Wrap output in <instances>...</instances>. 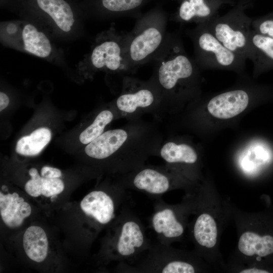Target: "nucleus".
<instances>
[{
    "instance_id": "1a4fd4ad",
    "label": "nucleus",
    "mask_w": 273,
    "mask_h": 273,
    "mask_svg": "<svg viewBox=\"0 0 273 273\" xmlns=\"http://www.w3.org/2000/svg\"><path fill=\"white\" fill-rule=\"evenodd\" d=\"M252 22L242 11H237L204 23L226 48L248 59L247 42Z\"/></svg>"
},
{
    "instance_id": "2eb2a0df",
    "label": "nucleus",
    "mask_w": 273,
    "mask_h": 273,
    "mask_svg": "<svg viewBox=\"0 0 273 273\" xmlns=\"http://www.w3.org/2000/svg\"><path fill=\"white\" fill-rule=\"evenodd\" d=\"M250 100L248 92L236 89L218 94L209 101L207 109L213 117L220 119L233 118L244 111Z\"/></svg>"
},
{
    "instance_id": "c756f323",
    "label": "nucleus",
    "mask_w": 273,
    "mask_h": 273,
    "mask_svg": "<svg viewBox=\"0 0 273 273\" xmlns=\"http://www.w3.org/2000/svg\"><path fill=\"white\" fill-rule=\"evenodd\" d=\"M9 98L7 95L4 92L0 93V111L5 109L9 104Z\"/></svg>"
},
{
    "instance_id": "5701e85b",
    "label": "nucleus",
    "mask_w": 273,
    "mask_h": 273,
    "mask_svg": "<svg viewBox=\"0 0 273 273\" xmlns=\"http://www.w3.org/2000/svg\"><path fill=\"white\" fill-rule=\"evenodd\" d=\"M192 234L198 246L206 248L214 247L217 243L218 230L214 218L208 213H200L194 221Z\"/></svg>"
},
{
    "instance_id": "a211bd4d",
    "label": "nucleus",
    "mask_w": 273,
    "mask_h": 273,
    "mask_svg": "<svg viewBox=\"0 0 273 273\" xmlns=\"http://www.w3.org/2000/svg\"><path fill=\"white\" fill-rule=\"evenodd\" d=\"M31 213L30 205L17 193L0 192V214L3 222L10 228L20 226Z\"/></svg>"
},
{
    "instance_id": "f03ea898",
    "label": "nucleus",
    "mask_w": 273,
    "mask_h": 273,
    "mask_svg": "<svg viewBox=\"0 0 273 273\" xmlns=\"http://www.w3.org/2000/svg\"><path fill=\"white\" fill-rule=\"evenodd\" d=\"M167 20L158 6L140 15L132 30L125 33V56L130 73L154 60L166 39Z\"/></svg>"
},
{
    "instance_id": "393cba45",
    "label": "nucleus",
    "mask_w": 273,
    "mask_h": 273,
    "mask_svg": "<svg viewBox=\"0 0 273 273\" xmlns=\"http://www.w3.org/2000/svg\"><path fill=\"white\" fill-rule=\"evenodd\" d=\"M160 154L161 158L168 164H194L198 160L195 150L190 146L177 144L168 142L162 147Z\"/></svg>"
},
{
    "instance_id": "b1692460",
    "label": "nucleus",
    "mask_w": 273,
    "mask_h": 273,
    "mask_svg": "<svg viewBox=\"0 0 273 273\" xmlns=\"http://www.w3.org/2000/svg\"><path fill=\"white\" fill-rule=\"evenodd\" d=\"M51 139V131L46 127L33 131L30 135L19 139L16 144V151L24 156H35L41 152Z\"/></svg>"
},
{
    "instance_id": "0eeeda50",
    "label": "nucleus",
    "mask_w": 273,
    "mask_h": 273,
    "mask_svg": "<svg viewBox=\"0 0 273 273\" xmlns=\"http://www.w3.org/2000/svg\"><path fill=\"white\" fill-rule=\"evenodd\" d=\"M192 40L194 59L199 68L242 70L247 60L226 48L209 30L205 23L187 30Z\"/></svg>"
},
{
    "instance_id": "4468645a",
    "label": "nucleus",
    "mask_w": 273,
    "mask_h": 273,
    "mask_svg": "<svg viewBox=\"0 0 273 273\" xmlns=\"http://www.w3.org/2000/svg\"><path fill=\"white\" fill-rule=\"evenodd\" d=\"M150 0H84L83 12L100 18L136 15Z\"/></svg>"
},
{
    "instance_id": "dca6fc26",
    "label": "nucleus",
    "mask_w": 273,
    "mask_h": 273,
    "mask_svg": "<svg viewBox=\"0 0 273 273\" xmlns=\"http://www.w3.org/2000/svg\"><path fill=\"white\" fill-rule=\"evenodd\" d=\"M247 59L254 65L255 72L273 68V38L251 28L248 39Z\"/></svg>"
},
{
    "instance_id": "9d476101",
    "label": "nucleus",
    "mask_w": 273,
    "mask_h": 273,
    "mask_svg": "<svg viewBox=\"0 0 273 273\" xmlns=\"http://www.w3.org/2000/svg\"><path fill=\"white\" fill-rule=\"evenodd\" d=\"M171 168L142 166L128 172L121 185L147 195L160 196L177 186Z\"/></svg>"
},
{
    "instance_id": "7ed1b4c3",
    "label": "nucleus",
    "mask_w": 273,
    "mask_h": 273,
    "mask_svg": "<svg viewBox=\"0 0 273 273\" xmlns=\"http://www.w3.org/2000/svg\"><path fill=\"white\" fill-rule=\"evenodd\" d=\"M111 231L102 251L107 260L124 262L148 250L151 245L141 220L127 207L123 206Z\"/></svg>"
},
{
    "instance_id": "412c9836",
    "label": "nucleus",
    "mask_w": 273,
    "mask_h": 273,
    "mask_svg": "<svg viewBox=\"0 0 273 273\" xmlns=\"http://www.w3.org/2000/svg\"><path fill=\"white\" fill-rule=\"evenodd\" d=\"M213 11L205 0L184 1L173 20L180 23H206L214 18Z\"/></svg>"
},
{
    "instance_id": "7c9ffc66",
    "label": "nucleus",
    "mask_w": 273,
    "mask_h": 273,
    "mask_svg": "<svg viewBox=\"0 0 273 273\" xmlns=\"http://www.w3.org/2000/svg\"><path fill=\"white\" fill-rule=\"evenodd\" d=\"M241 273H268L267 270L257 268L255 267L245 269L240 271Z\"/></svg>"
},
{
    "instance_id": "f8f14e48",
    "label": "nucleus",
    "mask_w": 273,
    "mask_h": 273,
    "mask_svg": "<svg viewBox=\"0 0 273 273\" xmlns=\"http://www.w3.org/2000/svg\"><path fill=\"white\" fill-rule=\"evenodd\" d=\"M162 96L153 79L144 82L126 76L123 79L122 92L117 99L116 104L121 112L131 114L138 109L150 107Z\"/></svg>"
},
{
    "instance_id": "f3484780",
    "label": "nucleus",
    "mask_w": 273,
    "mask_h": 273,
    "mask_svg": "<svg viewBox=\"0 0 273 273\" xmlns=\"http://www.w3.org/2000/svg\"><path fill=\"white\" fill-rule=\"evenodd\" d=\"M128 138V132L124 129L109 130L88 144L85 148V152L93 159H105L124 146Z\"/></svg>"
},
{
    "instance_id": "cd10ccee",
    "label": "nucleus",
    "mask_w": 273,
    "mask_h": 273,
    "mask_svg": "<svg viewBox=\"0 0 273 273\" xmlns=\"http://www.w3.org/2000/svg\"><path fill=\"white\" fill-rule=\"evenodd\" d=\"M41 175L47 178H60L62 172L59 169L45 166L41 168Z\"/></svg>"
},
{
    "instance_id": "aec40b11",
    "label": "nucleus",
    "mask_w": 273,
    "mask_h": 273,
    "mask_svg": "<svg viewBox=\"0 0 273 273\" xmlns=\"http://www.w3.org/2000/svg\"><path fill=\"white\" fill-rule=\"evenodd\" d=\"M29 174L31 179L25 184V190L31 197H51L60 194L64 189V184L60 178L40 176L35 168L29 169Z\"/></svg>"
},
{
    "instance_id": "c85d7f7f",
    "label": "nucleus",
    "mask_w": 273,
    "mask_h": 273,
    "mask_svg": "<svg viewBox=\"0 0 273 273\" xmlns=\"http://www.w3.org/2000/svg\"><path fill=\"white\" fill-rule=\"evenodd\" d=\"M1 7H11L20 9L21 0H0Z\"/></svg>"
},
{
    "instance_id": "bb28decb",
    "label": "nucleus",
    "mask_w": 273,
    "mask_h": 273,
    "mask_svg": "<svg viewBox=\"0 0 273 273\" xmlns=\"http://www.w3.org/2000/svg\"><path fill=\"white\" fill-rule=\"evenodd\" d=\"M251 28L273 38V13L252 20Z\"/></svg>"
},
{
    "instance_id": "39448f33",
    "label": "nucleus",
    "mask_w": 273,
    "mask_h": 273,
    "mask_svg": "<svg viewBox=\"0 0 273 273\" xmlns=\"http://www.w3.org/2000/svg\"><path fill=\"white\" fill-rule=\"evenodd\" d=\"M0 30L4 46L51 62L59 60L58 50L49 35L33 22L26 20L3 22Z\"/></svg>"
},
{
    "instance_id": "4be33fe9",
    "label": "nucleus",
    "mask_w": 273,
    "mask_h": 273,
    "mask_svg": "<svg viewBox=\"0 0 273 273\" xmlns=\"http://www.w3.org/2000/svg\"><path fill=\"white\" fill-rule=\"evenodd\" d=\"M238 247L240 252L246 256H266L273 253V237L261 236L255 232L246 231L240 237Z\"/></svg>"
},
{
    "instance_id": "423d86ee",
    "label": "nucleus",
    "mask_w": 273,
    "mask_h": 273,
    "mask_svg": "<svg viewBox=\"0 0 273 273\" xmlns=\"http://www.w3.org/2000/svg\"><path fill=\"white\" fill-rule=\"evenodd\" d=\"M20 9L42 22L58 36L68 38L79 28L82 8L70 0H21Z\"/></svg>"
},
{
    "instance_id": "ddd939ff",
    "label": "nucleus",
    "mask_w": 273,
    "mask_h": 273,
    "mask_svg": "<svg viewBox=\"0 0 273 273\" xmlns=\"http://www.w3.org/2000/svg\"><path fill=\"white\" fill-rule=\"evenodd\" d=\"M102 190H94L81 200L80 207L83 212L101 225L109 224L115 218L117 207L124 200V190L114 197Z\"/></svg>"
},
{
    "instance_id": "6ab92c4d",
    "label": "nucleus",
    "mask_w": 273,
    "mask_h": 273,
    "mask_svg": "<svg viewBox=\"0 0 273 273\" xmlns=\"http://www.w3.org/2000/svg\"><path fill=\"white\" fill-rule=\"evenodd\" d=\"M23 248L27 257L35 262L43 261L48 255L49 242L42 228L31 225L25 231L23 237Z\"/></svg>"
},
{
    "instance_id": "20e7f679",
    "label": "nucleus",
    "mask_w": 273,
    "mask_h": 273,
    "mask_svg": "<svg viewBox=\"0 0 273 273\" xmlns=\"http://www.w3.org/2000/svg\"><path fill=\"white\" fill-rule=\"evenodd\" d=\"M125 33L117 30L115 24L96 36L89 52L77 68L86 77L97 72L129 73L124 52Z\"/></svg>"
},
{
    "instance_id": "a878e982",
    "label": "nucleus",
    "mask_w": 273,
    "mask_h": 273,
    "mask_svg": "<svg viewBox=\"0 0 273 273\" xmlns=\"http://www.w3.org/2000/svg\"><path fill=\"white\" fill-rule=\"evenodd\" d=\"M113 119L111 111L105 110L100 112L93 122L86 127L79 135V141L84 145H87L101 135L105 127Z\"/></svg>"
},
{
    "instance_id": "6e6552de",
    "label": "nucleus",
    "mask_w": 273,
    "mask_h": 273,
    "mask_svg": "<svg viewBox=\"0 0 273 273\" xmlns=\"http://www.w3.org/2000/svg\"><path fill=\"white\" fill-rule=\"evenodd\" d=\"M148 251L147 255L135 265L121 262L119 270L136 273H194L197 271L194 263L170 245L159 242L151 243Z\"/></svg>"
},
{
    "instance_id": "9b49d317",
    "label": "nucleus",
    "mask_w": 273,
    "mask_h": 273,
    "mask_svg": "<svg viewBox=\"0 0 273 273\" xmlns=\"http://www.w3.org/2000/svg\"><path fill=\"white\" fill-rule=\"evenodd\" d=\"M181 210L179 206L167 204L161 199L155 202L150 223L158 242L170 245L181 238L185 229Z\"/></svg>"
},
{
    "instance_id": "f257e3e1",
    "label": "nucleus",
    "mask_w": 273,
    "mask_h": 273,
    "mask_svg": "<svg viewBox=\"0 0 273 273\" xmlns=\"http://www.w3.org/2000/svg\"><path fill=\"white\" fill-rule=\"evenodd\" d=\"M153 61V80L162 95L186 93L195 85L199 67L194 58L186 53L180 30L167 33L165 41Z\"/></svg>"
}]
</instances>
